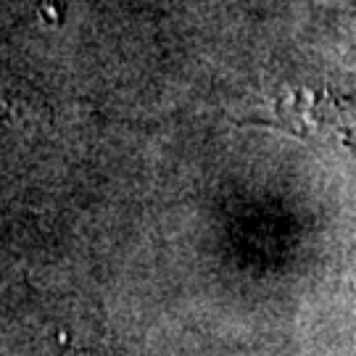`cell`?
I'll return each mask as SVG.
<instances>
[{
    "label": "cell",
    "mask_w": 356,
    "mask_h": 356,
    "mask_svg": "<svg viewBox=\"0 0 356 356\" xmlns=\"http://www.w3.org/2000/svg\"><path fill=\"white\" fill-rule=\"evenodd\" d=\"M288 127L301 135L343 138V122L338 116V108L327 101H317L314 95L288 101Z\"/></svg>",
    "instance_id": "1"
}]
</instances>
